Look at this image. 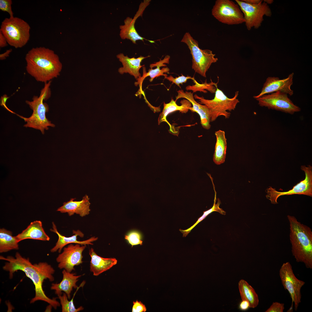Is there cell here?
Masks as SVG:
<instances>
[{
    "mask_svg": "<svg viewBox=\"0 0 312 312\" xmlns=\"http://www.w3.org/2000/svg\"><path fill=\"white\" fill-rule=\"evenodd\" d=\"M16 236L12 232L4 228L0 229V252H7L12 250H18L19 246Z\"/></svg>",
    "mask_w": 312,
    "mask_h": 312,
    "instance_id": "484cf974",
    "label": "cell"
},
{
    "mask_svg": "<svg viewBox=\"0 0 312 312\" xmlns=\"http://www.w3.org/2000/svg\"><path fill=\"white\" fill-rule=\"evenodd\" d=\"M86 247V245L76 244H70L63 248L62 252L56 259L58 263V267L71 272L75 270L74 267L82 263V252Z\"/></svg>",
    "mask_w": 312,
    "mask_h": 312,
    "instance_id": "4fadbf2b",
    "label": "cell"
},
{
    "mask_svg": "<svg viewBox=\"0 0 312 312\" xmlns=\"http://www.w3.org/2000/svg\"><path fill=\"white\" fill-rule=\"evenodd\" d=\"M75 198H71L67 202H64L63 205L57 209V211L62 213H68L71 216L75 213L79 214L81 217L88 215L90 209V198L86 194L81 200L74 201Z\"/></svg>",
    "mask_w": 312,
    "mask_h": 312,
    "instance_id": "e0dca14e",
    "label": "cell"
},
{
    "mask_svg": "<svg viewBox=\"0 0 312 312\" xmlns=\"http://www.w3.org/2000/svg\"><path fill=\"white\" fill-rule=\"evenodd\" d=\"M242 1L245 2L252 4H258L261 1L260 0H243Z\"/></svg>",
    "mask_w": 312,
    "mask_h": 312,
    "instance_id": "60d3db41",
    "label": "cell"
},
{
    "mask_svg": "<svg viewBox=\"0 0 312 312\" xmlns=\"http://www.w3.org/2000/svg\"><path fill=\"white\" fill-rule=\"evenodd\" d=\"M301 169L305 174L304 180L301 181L293 187V189L287 192H279L271 187L267 188L266 198L273 204L278 203L277 200L280 196L294 194H303L312 196V167L310 165L306 167L301 166Z\"/></svg>",
    "mask_w": 312,
    "mask_h": 312,
    "instance_id": "8fae6325",
    "label": "cell"
},
{
    "mask_svg": "<svg viewBox=\"0 0 312 312\" xmlns=\"http://www.w3.org/2000/svg\"><path fill=\"white\" fill-rule=\"evenodd\" d=\"M181 42L186 44L192 56V68L202 76L206 77L207 72L212 63L218 60L215 54L208 49H202L198 46V41L188 32L184 34Z\"/></svg>",
    "mask_w": 312,
    "mask_h": 312,
    "instance_id": "8992f818",
    "label": "cell"
},
{
    "mask_svg": "<svg viewBox=\"0 0 312 312\" xmlns=\"http://www.w3.org/2000/svg\"><path fill=\"white\" fill-rule=\"evenodd\" d=\"M216 138L215 151L213 156L214 163L218 165L225 161L227 149V139L225 131L221 130L215 131Z\"/></svg>",
    "mask_w": 312,
    "mask_h": 312,
    "instance_id": "cb8c5ba5",
    "label": "cell"
},
{
    "mask_svg": "<svg viewBox=\"0 0 312 312\" xmlns=\"http://www.w3.org/2000/svg\"><path fill=\"white\" fill-rule=\"evenodd\" d=\"M148 56L145 57L141 56L136 58L134 57L130 58L127 55L125 56L122 53L118 54L117 57L123 65L122 67L118 69V72L122 74L128 73L133 76L137 80H139L141 77L139 70L141 67L144 66V65H141V62L143 60Z\"/></svg>",
    "mask_w": 312,
    "mask_h": 312,
    "instance_id": "d6986e66",
    "label": "cell"
},
{
    "mask_svg": "<svg viewBox=\"0 0 312 312\" xmlns=\"http://www.w3.org/2000/svg\"><path fill=\"white\" fill-rule=\"evenodd\" d=\"M279 275L283 286L288 292L291 298V306H293L294 303L295 310L296 311L301 302V289L305 282L296 277L289 262L282 264L279 270Z\"/></svg>",
    "mask_w": 312,
    "mask_h": 312,
    "instance_id": "30bf717a",
    "label": "cell"
},
{
    "mask_svg": "<svg viewBox=\"0 0 312 312\" xmlns=\"http://www.w3.org/2000/svg\"><path fill=\"white\" fill-rule=\"evenodd\" d=\"M7 40L2 34L0 31V47L2 48L5 47L7 45Z\"/></svg>",
    "mask_w": 312,
    "mask_h": 312,
    "instance_id": "f35d334b",
    "label": "cell"
},
{
    "mask_svg": "<svg viewBox=\"0 0 312 312\" xmlns=\"http://www.w3.org/2000/svg\"><path fill=\"white\" fill-rule=\"evenodd\" d=\"M62 274L63 278L61 281L59 283H52L50 288L55 291V294L57 296L62 295V292H64L70 299L73 289H77L78 287L76 283L82 275H76L75 273L68 272L64 269L63 270Z\"/></svg>",
    "mask_w": 312,
    "mask_h": 312,
    "instance_id": "ac0fdd59",
    "label": "cell"
},
{
    "mask_svg": "<svg viewBox=\"0 0 312 312\" xmlns=\"http://www.w3.org/2000/svg\"><path fill=\"white\" fill-rule=\"evenodd\" d=\"M213 184L215 193L214 204L213 207L209 209L204 211L203 213L202 216L199 218L198 219L197 221L190 228L185 230H183L181 229L179 230V231L183 234V237H185L200 222L205 219L207 216L212 212L213 211H217L222 215H225L226 214V212L222 209L220 208L219 207L221 203V202L219 198L218 199L217 203L216 204V193L215 190L214 185Z\"/></svg>",
    "mask_w": 312,
    "mask_h": 312,
    "instance_id": "4316f807",
    "label": "cell"
},
{
    "mask_svg": "<svg viewBox=\"0 0 312 312\" xmlns=\"http://www.w3.org/2000/svg\"><path fill=\"white\" fill-rule=\"evenodd\" d=\"M177 92L178 95L176 97V101L181 98L185 99L192 104V106L190 110L193 112H196L198 110L200 104L195 100L193 93L191 92H184L183 90H179Z\"/></svg>",
    "mask_w": 312,
    "mask_h": 312,
    "instance_id": "f546056e",
    "label": "cell"
},
{
    "mask_svg": "<svg viewBox=\"0 0 312 312\" xmlns=\"http://www.w3.org/2000/svg\"><path fill=\"white\" fill-rule=\"evenodd\" d=\"M9 97H8L7 95L6 94H5L2 96L1 97L0 99V105L3 107L4 108L6 109L9 111L10 112L12 113H14V112H13L11 111V110L9 109L6 105V103L7 100L9 98Z\"/></svg>",
    "mask_w": 312,
    "mask_h": 312,
    "instance_id": "8d00e7d4",
    "label": "cell"
},
{
    "mask_svg": "<svg viewBox=\"0 0 312 312\" xmlns=\"http://www.w3.org/2000/svg\"><path fill=\"white\" fill-rule=\"evenodd\" d=\"M51 81L44 83V87L40 91L39 96L43 100H47L51 96V91L50 88Z\"/></svg>",
    "mask_w": 312,
    "mask_h": 312,
    "instance_id": "836d02e7",
    "label": "cell"
},
{
    "mask_svg": "<svg viewBox=\"0 0 312 312\" xmlns=\"http://www.w3.org/2000/svg\"><path fill=\"white\" fill-rule=\"evenodd\" d=\"M12 49H10L7 50L4 53L1 54L0 55V60H2L5 59L7 57L9 56L10 53L12 52Z\"/></svg>",
    "mask_w": 312,
    "mask_h": 312,
    "instance_id": "ab89813d",
    "label": "cell"
},
{
    "mask_svg": "<svg viewBox=\"0 0 312 312\" xmlns=\"http://www.w3.org/2000/svg\"><path fill=\"white\" fill-rule=\"evenodd\" d=\"M284 309V303L273 302L265 312H283Z\"/></svg>",
    "mask_w": 312,
    "mask_h": 312,
    "instance_id": "e575fe53",
    "label": "cell"
},
{
    "mask_svg": "<svg viewBox=\"0 0 312 312\" xmlns=\"http://www.w3.org/2000/svg\"><path fill=\"white\" fill-rule=\"evenodd\" d=\"M238 287L242 300L247 301L249 304L250 308L256 307L258 305L259 299L254 288L243 279L239 281Z\"/></svg>",
    "mask_w": 312,
    "mask_h": 312,
    "instance_id": "d4e9b609",
    "label": "cell"
},
{
    "mask_svg": "<svg viewBox=\"0 0 312 312\" xmlns=\"http://www.w3.org/2000/svg\"><path fill=\"white\" fill-rule=\"evenodd\" d=\"M52 228L50 230L51 231L56 233L58 236V238L55 246L50 250L51 252H54L58 251L59 253H60L62 248L65 246L71 243L78 244L81 245H93L92 243L98 239L97 237H92L84 241H78L77 240V236H79L81 237L84 236L83 234L79 230L76 231L73 230V233L74 235L72 236L68 237H66L58 232L56 226L54 222H52Z\"/></svg>",
    "mask_w": 312,
    "mask_h": 312,
    "instance_id": "2e32d148",
    "label": "cell"
},
{
    "mask_svg": "<svg viewBox=\"0 0 312 312\" xmlns=\"http://www.w3.org/2000/svg\"><path fill=\"white\" fill-rule=\"evenodd\" d=\"M294 75V73H292L287 78L282 79L277 77H268L263 84L261 92L253 97L256 99L263 95L277 92L292 95L293 91L291 87L293 83Z\"/></svg>",
    "mask_w": 312,
    "mask_h": 312,
    "instance_id": "5bb4252c",
    "label": "cell"
},
{
    "mask_svg": "<svg viewBox=\"0 0 312 312\" xmlns=\"http://www.w3.org/2000/svg\"><path fill=\"white\" fill-rule=\"evenodd\" d=\"M0 259L7 261L3 269L9 272L10 279L13 278L15 272L20 270L24 272L32 281L35 286V294L30 301L31 304L42 301L48 303L55 309L60 306V303L56 300V298L51 299L48 297L43 288L45 280L48 279L52 282L55 279L53 274L55 270L50 265L46 262L33 264L28 258L23 257L18 252L16 253L15 257L8 256L5 257L0 256Z\"/></svg>",
    "mask_w": 312,
    "mask_h": 312,
    "instance_id": "6da1fadb",
    "label": "cell"
},
{
    "mask_svg": "<svg viewBox=\"0 0 312 312\" xmlns=\"http://www.w3.org/2000/svg\"><path fill=\"white\" fill-rule=\"evenodd\" d=\"M165 79L172 82V83L175 84L180 88H181L180 84L183 85V83H186L187 79H190L193 80L194 79V77H192L188 76L185 77L182 74L181 76H179L178 77L175 78H174L172 75H170L168 77L167 76Z\"/></svg>",
    "mask_w": 312,
    "mask_h": 312,
    "instance_id": "1f68e13d",
    "label": "cell"
},
{
    "mask_svg": "<svg viewBox=\"0 0 312 312\" xmlns=\"http://www.w3.org/2000/svg\"><path fill=\"white\" fill-rule=\"evenodd\" d=\"M146 310L145 305L141 301L136 300L133 302L132 312H144Z\"/></svg>",
    "mask_w": 312,
    "mask_h": 312,
    "instance_id": "d590c367",
    "label": "cell"
},
{
    "mask_svg": "<svg viewBox=\"0 0 312 312\" xmlns=\"http://www.w3.org/2000/svg\"><path fill=\"white\" fill-rule=\"evenodd\" d=\"M83 283H82L79 287H78L76 291L74 293L72 298L70 301L68 300V297L65 293H63V295L58 296L60 300V304L62 306V312H77L83 309L84 308L81 306L77 308H76L73 303L74 297L80 287L83 285Z\"/></svg>",
    "mask_w": 312,
    "mask_h": 312,
    "instance_id": "83f0119b",
    "label": "cell"
},
{
    "mask_svg": "<svg viewBox=\"0 0 312 312\" xmlns=\"http://www.w3.org/2000/svg\"><path fill=\"white\" fill-rule=\"evenodd\" d=\"M26 70L38 81L44 83L60 75L62 65L58 55L44 47L33 48L26 55Z\"/></svg>",
    "mask_w": 312,
    "mask_h": 312,
    "instance_id": "7a4b0ae2",
    "label": "cell"
},
{
    "mask_svg": "<svg viewBox=\"0 0 312 312\" xmlns=\"http://www.w3.org/2000/svg\"><path fill=\"white\" fill-rule=\"evenodd\" d=\"M125 239L132 246L138 244L142 245V241L141 240L140 234L136 231H133L129 233L125 236Z\"/></svg>",
    "mask_w": 312,
    "mask_h": 312,
    "instance_id": "4dcf8cb0",
    "label": "cell"
},
{
    "mask_svg": "<svg viewBox=\"0 0 312 312\" xmlns=\"http://www.w3.org/2000/svg\"><path fill=\"white\" fill-rule=\"evenodd\" d=\"M250 308L249 302L246 300H242L239 305V309L242 311H246Z\"/></svg>",
    "mask_w": 312,
    "mask_h": 312,
    "instance_id": "74e56055",
    "label": "cell"
},
{
    "mask_svg": "<svg viewBox=\"0 0 312 312\" xmlns=\"http://www.w3.org/2000/svg\"><path fill=\"white\" fill-rule=\"evenodd\" d=\"M289 239L293 256L297 262L312 268V231L311 228L299 222L294 216L288 215Z\"/></svg>",
    "mask_w": 312,
    "mask_h": 312,
    "instance_id": "3957f363",
    "label": "cell"
},
{
    "mask_svg": "<svg viewBox=\"0 0 312 312\" xmlns=\"http://www.w3.org/2000/svg\"><path fill=\"white\" fill-rule=\"evenodd\" d=\"M211 14L220 22L228 25L244 23L243 14L236 3L230 0H217L211 10Z\"/></svg>",
    "mask_w": 312,
    "mask_h": 312,
    "instance_id": "ba28073f",
    "label": "cell"
},
{
    "mask_svg": "<svg viewBox=\"0 0 312 312\" xmlns=\"http://www.w3.org/2000/svg\"><path fill=\"white\" fill-rule=\"evenodd\" d=\"M32 100V101H26V103L33 111L30 117L26 118L17 115L27 122L24 127L39 130L42 134H44V130H48V127L55 126L46 117V113L49 110V106L46 103L43 102V100L40 96H34Z\"/></svg>",
    "mask_w": 312,
    "mask_h": 312,
    "instance_id": "52a82bcc",
    "label": "cell"
},
{
    "mask_svg": "<svg viewBox=\"0 0 312 312\" xmlns=\"http://www.w3.org/2000/svg\"><path fill=\"white\" fill-rule=\"evenodd\" d=\"M89 254L91 258L90 270L94 276H97L109 270L117 262V260L115 258H104L99 256L92 248L89 250Z\"/></svg>",
    "mask_w": 312,
    "mask_h": 312,
    "instance_id": "ffe728a7",
    "label": "cell"
},
{
    "mask_svg": "<svg viewBox=\"0 0 312 312\" xmlns=\"http://www.w3.org/2000/svg\"><path fill=\"white\" fill-rule=\"evenodd\" d=\"M151 0H144L139 6L138 10L133 18L128 17L124 20V25L120 26V36L122 39L130 40L134 44L140 40L144 41L145 39L140 36L137 32L135 27V24L137 18L142 16L146 7L149 5Z\"/></svg>",
    "mask_w": 312,
    "mask_h": 312,
    "instance_id": "9a60e30c",
    "label": "cell"
},
{
    "mask_svg": "<svg viewBox=\"0 0 312 312\" xmlns=\"http://www.w3.org/2000/svg\"><path fill=\"white\" fill-rule=\"evenodd\" d=\"M15 236L18 242L27 239L43 241L50 239L44 230L41 221L38 220L31 222L26 229Z\"/></svg>",
    "mask_w": 312,
    "mask_h": 312,
    "instance_id": "44dd1931",
    "label": "cell"
},
{
    "mask_svg": "<svg viewBox=\"0 0 312 312\" xmlns=\"http://www.w3.org/2000/svg\"><path fill=\"white\" fill-rule=\"evenodd\" d=\"M196 113L200 116V123L202 127L205 129H209L211 127L210 124L211 118L207 107L205 105L200 104L199 108Z\"/></svg>",
    "mask_w": 312,
    "mask_h": 312,
    "instance_id": "f1b7e54d",
    "label": "cell"
},
{
    "mask_svg": "<svg viewBox=\"0 0 312 312\" xmlns=\"http://www.w3.org/2000/svg\"><path fill=\"white\" fill-rule=\"evenodd\" d=\"M30 27L23 19L17 17L5 18L2 22L0 31L8 43L16 48H21L30 38Z\"/></svg>",
    "mask_w": 312,
    "mask_h": 312,
    "instance_id": "5b68a950",
    "label": "cell"
},
{
    "mask_svg": "<svg viewBox=\"0 0 312 312\" xmlns=\"http://www.w3.org/2000/svg\"><path fill=\"white\" fill-rule=\"evenodd\" d=\"M216 90L214 98L209 100L206 99L203 96H199L195 94L194 98L198 100V102L200 104L206 105L208 108L210 114V121H215L219 116H223L226 119L229 118L231 113L227 111L234 110L237 104L239 102L237 97L239 91L235 92L234 96L232 98H228L216 85Z\"/></svg>",
    "mask_w": 312,
    "mask_h": 312,
    "instance_id": "277c9868",
    "label": "cell"
},
{
    "mask_svg": "<svg viewBox=\"0 0 312 312\" xmlns=\"http://www.w3.org/2000/svg\"><path fill=\"white\" fill-rule=\"evenodd\" d=\"M170 58L169 55H166L163 60L160 59L159 61L156 62L155 63L151 64L150 66L151 69L148 70L147 73L146 71L145 67L143 66L142 76L138 81L135 82V83L136 86L139 84L141 92H142V83L144 79L146 77L149 76L150 77L149 81L150 82H152L155 78L160 76H164V78L167 76V75L164 73H168L170 70L169 68L166 67L163 68L161 69L160 68L161 66H166L165 64H169Z\"/></svg>",
    "mask_w": 312,
    "mask_h": 312,
    "instance_id": "7402d4cb",
    "label": "cell"
},
{
    "mask_svg": "<svg viewBox=\"0 0 312 312\" xmlns=\"http://www.w3.org/2000/svg\"><path fill=\"white\" fill-rule=\"evenodd\" d=\"M244 15L245 25L248 30L253 27L258 28L261 25L265 15L270 16L272 15L270 9L266 3L262 1L258 4H252L242 0H235Z\"/></svg>",
    "mask_w": 312,
    "mask_h": 312,
    "instance_id": "9c48e42d",
    "label": "cell"
},
{
    "mask_svg": "<svg viewBox=\"0 0 312 312\" xmlns=\"http://www.w3.org/2000/svg\"><path fill=\"white\" fill-rule=\"evenodd\" d=\"M261 107H267L292 114L300 111V108L294 105L288 97L287 94L277 92L270 94H264L256 99Z\"/></svg>",
    "mask_w": 312,
    "mask_h": 312,
    "instance_id": "7c38bea8",
    "label": "cell"
},
{
    "mask_svg": "<svg viewBox=\"0 0 312 312\" xmlns=\"http://www.w3.org/2000/svg\"><path fill=\"white\" fill-rule=\"evenodd\" d=\"M12 1L11 0H0V9L3 12H6L9 13L10 17H13V13L12 11L11 5Z\"/></svg>",
    "mask_w": 312,
    "mask_h": 312,
    "instance_id": "d6a6232c",
    "label": "cell"
},
{
    "mask_svg": "<svg viewBox=\"0 0 312 312\" xmlns=\"http://www.w3.org/2000/svg\"><path fill=\"white\" fill-rule=\"evenodd\" d=\"M180 103L181 105H178L176 101L172 99L169 103H164V108L162 112L160 114L158 118V124L159 125L161 122H167L171 128L170 124L167 121L166 118L168 114L174 112L179 111L182 113H187L192 107L191 103L188 100L183 99Z\"/></svg>",
    "mask_w": 312,
    "mask_h": 312,
    "instance_id": "603a6c76",
    "label": "cell"
}]
</instances>
